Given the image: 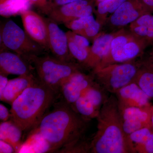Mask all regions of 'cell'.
I'll return each instance as SVG.
<instances>
[{"label":"cell","instance_id":"6da1fadb","mask_svg":"<svg viewBox=\"0 0 153 153\" xmlns=\"http://www.w3.org/2000/svg\"><path fill=\"white\" fill-rule=\"evenodd\" d=\"M53 107L33 130L40 134L52 151L88 152V145H82L81 141L88 121L63 100Z\"/></svg>","mask_w":153,"mask_h":153},{"label":"cell","instance_id":"7a4b0ae2","mask_svg":"<svg viewBox=\"0 0 153 153\" xmlns=\"http://www.w3.org/2000/svg\"><path fill=\"white\" fill-rule=\"evenodd\" d=\"M97 131L89 143L92 153H136L124 131L118 102L114 94L108 97L100 110Z\"/></svg>","mask_w":153,"mask_h":153},{"label":"cell","instance_id":"3957f363","mask_svg":"<svg viewBox=\"0 0 153 153\" xmlns=\"http://www.w3.org/2000/svg\"><path fill=\"white\" fill-rule=\"evenodd\" d=\"M57 95L37 78L11 105L10 119L23 132L33 130L55 103Z\"/></svg>","mask_w":153,"mask_h":153},{"label":"cell","instance_id":"277c9868","mask_svg":"<svg viewBox=\"0 0 153 153\" xmlns=\"http://www.w3.org/2000/svg\"><path fill=\"white\" fill-rule=\"evenodd\" d=\"M35 70L39 80L57 95L66 80L80 71L78 64L67 62L50 56L32 55L27 58Z\"/></svg>","mask_w":153,"mask_h":153},{"label":"cell","instance_id":"5b68a950","mask_svg":"<svg viewBox=\"0 0 153 153\" xmlns=\"http://www.w3.org/2000/svg\"><path fill=\"white\" fill-rule=\"evenodd\" d=\"M149 44L147 41L135 36L129 30L123 28L115 31L109 52L93 70L111 64L132 61L142 55Z\"/></svg>","mask_w":153,"mask_h":153},{"label":"cell","instance_id":"8992f818","mask_svg":"<svg viewBox=\"0 0 153 153\" xmlns=\"http://www.w3.org/2000/svg\"><path fill=\"white\" fill-rule=\"evenodd\" d=\"M140 63L131 61L111 64L93 70L94 76L104 90L114 94L122 88L134 81Z\"/></svg>","mask_w":153,"mask_h":153},{"label":"cell","instance_id":"52a82bcc","mask_svg":"<svg viewBox=\"0 0 153 153\" xmlns=\"http://www.w3.org/2000/svg\"><path fill=\"white\" fill-rule=\"evenodd\" d=\"M1 42L3 46L27 60L32 55H39L43 47L34 42L25 31L12 20L1 29Z\"/></svg>","mask_w":153,"mask_h":153},{"label":"cell","instance_id":"ba28073f","mask_svg":"<svg viewBox=\"0 0 153 153\" xmlns=\"http://www.w3.org/2000/svg\"><path fill=\"white\" fill-rule=\"evenodd\" d=\"M150 13H152L142 0H126L108 18L105 23L110 27L118 30Z\"/></svg>","mask_w":153,"mask_h":153},{"label":"cell","instance_id":"9c48e42d","mask_svg":"<svg viewBox=\"0 0 153 153\" xmlns=\"http://www.w3.org/2000/svg\"><path fill=\"white\" fill-rule=\"evenodd\" d=\"M20 15L27 35L44 49L49 50L48 26L46 19L29 10L24 11Z\"/></svg>","mask_w":153,"mask_h":153},{"label":"cell","instance_id":"30bf717a","mask_svg":"<svg viewBox=\"0 0 153 153\" xmlns=\"http://www.w3.org/2000/svg\"><path fill=\"white\" fill-rule=\"evenodd\" d=\"M93 7L87 0H80L53 8L48 15L57 24L68 23L93 14Z\"/></svg>","mask_w":153,"mask_h":153},{"label":"cell","instance_id":"8fae6325","mask_svg":"<svg viewBox=\"0 0 153 153\" xmlns=\"http://www.w3.org/2000/svg\"><path fill=\"white\" fill-rule=\"evenodd\" d=\"M152 105L138 107H127L120 109L124 131L128 136L132 133L146 127H152Z\"/></svg>","mask_w":153,"mask_h":153},{"label":"cell","instance_id":"7c38bea8","mask_svg":"<svg viewBox=\"0 0 153 153\" xmlns=\"http://www.w3.org/2000/svg\"><path fill=\"white\" fill-rule=\"evenodd\" d=\"M48 30L49 50L54 57L67 62H73V57L68 49V37L58 26L57 23L50 18L46 19Z\"/></svg>","mask_w":153,"mask_h":153},{"label":"cell","instance_id":"4fadbf2b","mask_svg":"<svg viewBox=\"0 0 153 153\" xmlns=\"http://www.w3.org/2000/svg\"><path fill=\"white\" fill-rule=\"evenodd\" d=\"M94 83L93 77L79 71L63 83L60 88L59 94H61L62 100L71 106L85 91Z\"/></svg>","mask_w":153,"mask_h":153},{"label":"cell","instance_id":"5bb4252c","mask_svg":"<svg viewBox=\"0 0 153 153\" xmlns=\"http://www.w3.org/2000/svg\"><path fill=\"white\" fill-rule=\"evenodd\" d=\"M120 109L127 107H143L152 105L151 98L134 81L122 88L114 94Z\"/></svg>","mask_w":153,"mask_h":153},{"label":"cell","instance_id":"9a60e30c","mask_svg":"<svg viewBox=\"0 0 153 153\" xmlns=\"http://www.w3.org/2000/svg\"><path fill=\"white\" fill-rule=\"evenodd\" d=\"M32 64L24 57L15 52L1 51L0 74L19 76L33 74Z\"/></svg>","mask_w":153,"mask_h":153},{"label":"cell","instance_id":"2e32d148","mask_svg":"<svg viewBox=\"0 0 153 153\" xmlns=\"http://www.w3.org/2000/svg\"><path fill=\"white\" fill-rule=\"evenodd\" d=\"M115 35L112 33H100L94 40L85 67L92 70L97 67L109 52L111 44Z\"/></svg>","mask_w":153,"mask_h":153},{"label":"cell","instance_id":"e0dca14e","mask_svg":"<svg viewBox=\"0 0 153 153\" xmlns=\"http://www.w3.org/2000/svg\"><path fill=\"white\" fill-rule=\"evenodd\" d=\"M64 25L73 33L83 36L89 41H93L98 36L102 27L93 14L73 20Z\"/></svg>","mask_w":153,"mask_h":153},{"label":"cell","instance_id":"ac0fdd59","mask_svg":"<svg viewBox=\"0 0 153 153\" xmlns=\"http://www.w3.org/2000/svg\"><path fill=\"white\" fill-rule=\"evenodd\" d=\"M37 77L33 74L20 75L19 77L9 80L2 95L1 101L12 105L27 88L36 81Z\"/></svg>","mask_w":153,"mask_h":153},{"label":"cell","instance_id":"d6986e66","mask_svg":"<svg viewBox=\"0 0 153 153\" xmlns=\"http://www.w3.org/2000/svg\"><path fill=\"white\" fill-rule=\"evenodd\" d=\"M68 40V49L74 59L84 66L88 59L91 46L89 41L83 36L70 30L66 32Z\"/></svg>","mask_w":153,"mask_h":153},{"label":"cell","instance_id":"ffe728a7","mask_svg":"<svg viewBox=\"0 0 153 153\" xmlns=\"http://www.w3.org/2000/svg\"><path fill=\"white\" fill-rule=\"evenodd\" d=\"M130 31L135 36L147 41L153 42V15L144 14L129 25Z\"/></svg>","mask_w":153,"mask_h":153},{"label":"cell","instance_id":"44dd1931","mask_svg":"<svg viewBox=\"0 0 153 153\" xmlns=\"http://www.w3.org/2000/svg\"><path fill=\"white\" fill-rule=\"evenodd\" d=\"M23 132V131L10 119L1 122L0 140L12 145L16 153L19 152L22 148Z\"/></svg>","mask_w":153,"mask_h":153},{"label":"cell","instance_id":"7402d4cb","mask_svg":"<svg viewBox=\"0 0 153 153\" xmlns=\"http://www.w3.org/2000/svg\"><path fill=\"white\" fill-rule=\"evenodd\" d=\"M134 81L151 98H153V60L149 58L140 63Z\"/></svg>","mask_w":153,"mask_h":153},{"label":"cell","instance_id":"603a6c76","mask_svg":"<svg viewBox=\"0 0 153 153\" xmlns=\"http://www.w3.org/2000/svg\"><path fill=\"white\" fill-rule=\"evenodd\" d=\"M29 0H5L1 3L0 14L3 17H9L21 14L29 10Z\"/></svg>","mask_w":153,"mask_h":153},{"label":"cell","instance_id":"cb8c5ba5","mask_svg":"<svg viewBox=\"0 0 153 153\" xmlns=\"http://www.w3.org/2000/svg\"><path fill=\"white\" fill-rule=\"evenodd\" d=\"M126 0H105L98 3L96 19L103 26L107 19Z\"/></svg>","mask_w":153,"mask_h":153},{"label":"cell","instance_id":"d4e9b609","mask_svg":"<svg viewBox=\"0 0 153 153\" xmlns=\"http://www.w3.org/2000/svg\"><path fill=\"white\" fill-rule=\"evenodd\" d=\"M71 107L77 113L88 121L97 118L100 111L83 96L80 97Z\"/></svg>","mask_w":153,"mask_h":153},{"label":"cell","instance_id":"484cf974","mask_svg":"<svg viewBox=\"0 0 153 153\" xmlns=\"http://www.w3.org/2000/svg\"><path fill=\"white\" fill-rule=\"evenodd\" d=\"M104 90L103 88L101 89L99 84L95 83L88 88L82 96L85 97L97 109L100 111L108 98L105 95Z\"/></svg>","mask_w":153,"mask_h":153},{"label":"cell","instance_id":"4316f807","mask_svg":"<svg viewBox=\"0 0 153 153\" xmlns=\"http://www.w3.org/2000/svg\"><path fill=\"white\" fill-rule=\"evenodd\" d=\"M153 131L152 127H146L132 133L129 135V138L134 146L142 144Z\"/></svg>","mask_w":153,"mask_h":153},{"label":"cell","instance_id":"83f0119b","mask_svg":"<svg viewBox=\"0 0 153 153\" xmlns=\"http://www.w3.org/2000/svg\"><path fill=\"white\" fill-rule=\"evenodd\" d=\"M134 148L137 153H153V131L144 143L136 145Z\"/></svg>","mask_w":153,"mask_h":153},{"label":"cell","instance_id":"f1b7e54d","mask_svg":"<svg viewBox=\"0 0 153 153\" xmlns=\"http://www.w3.org/2000/svg\"><path fill=\"white\" fill-rule=\"evenodd\" d=\"M30 1L35 3L39 6L42 13L45 15L48 16L50 12L52 11V9L47 6L46 3L47 0H29Z\"/></svg>","mask_w":153,"mask_h":153},{"label":"cell","instance_id":"f546056e","mask_svg":"<svg viewBox=\"0 0 153 153\" xmlns=\"http://www.w3.org/2000/svg\"><path fill=\"white\" fill-rule=\"evenodd\" d=\"M0 153H16V152L12 145L3 140H0Z\"/></svg>","mask_w":153,"mask_h":153},{"label":"cell","instance_id":"4dcf8cb0","mask_svg":"<svg viewBox=\"0 0 153 153\" xmlns=\"http://www.w3.org/2000/svg\"><path fill=\"white\" fill-rule=\"evenodd\" d=\"M10 112L4 105L0 104V120L1 122H5L10 119Z\"/></svg>","mask_w":153,"mask_h":153},{"label":"cell","instance_id":"1f68e13d","mask_svg":"<svg viewBox=\"0 0 153 153\" xmlns=\"http://www.w3.org/2000/svg\"><path fill=\"white\" fill-rule=\"evenodd\" d=\"M8 81L7 76L4 74H0V97L2 95Z\"/></svg>","mask_w":153,"mask_h":153},{"label":"cell","instance_id":"d6a6232c","mask_svg":"<svg viewBox=\"0 0 153 153\" xmlns=\"http://www.w3.org/2000/svg\"><path fill=\"white\" fill-rule=\"evenodd\" d=\"M54 1H55V5L58 7V6L63 5L68 3L80 1V0H54Z\"/></svg>","mask_w":153,"mask_h":153},{"label":"cell","instance_id":"836d02e7","mask_svg":"<svg viewBox=\"0 0 153 153\" xmlns=\"http://www.w3.org/2000/svg\"><path fill=\"white\" fill-rule=\"evenodd\" d=\"M151 13H153V0H142Z\"/></svg>","mask_w":153,"mask_h":153},{"label":"cell","instance_id":"e575fe53","mask_svg":"<svg viewBox=\"0 0 153 153\" xmlns=\"http://www.w3.org/2000/svg\"><path fill=\"white\" fill-rule=\"evenodd\" d=\"M151 123H152V127L153 128V105L152 107V116H151Z\"/></svg>","mask_w":153,"mask_h":153},{"label":"cell","instance_id":"d590c367","mask_svg":"<svg viewBox=\"0 0 153 153\" xmlns=\"http://www.w3.org/2000/svg\"><path fill=\"white\" fill-rule=\"evenodd\" d=\"M149 58L151 59V60H153V52H151L150 55V57Z\"/></svg>","mask_w":153,"mask_h":153},{"label":"cell","instance_id":"8d00e7d4","mask_svg":"<svg viewBox=\"0 0 153 153\" xmlns=\"http://www.w3.org/2000/svg\"><path fill=\"white\" fill-rule=\"evenodd\" d=\"M97 3H99L100 2L102 1H105V0H96Z\"/></svg>","mask_w":153,"mask_h":153},{"label":"cell","instance_id":"74e56055","mask_svg":"<svg viewBox=\"0 0 153 153\" xmlns=\"http://www.w3.org/2000/svg\"><path fill=\"white\" fill-rule=\"evenodd\" d=\"M152 52H153V51H152Z\"/></svg>","mask_w":153,"mask_h":153}]
</instances>
